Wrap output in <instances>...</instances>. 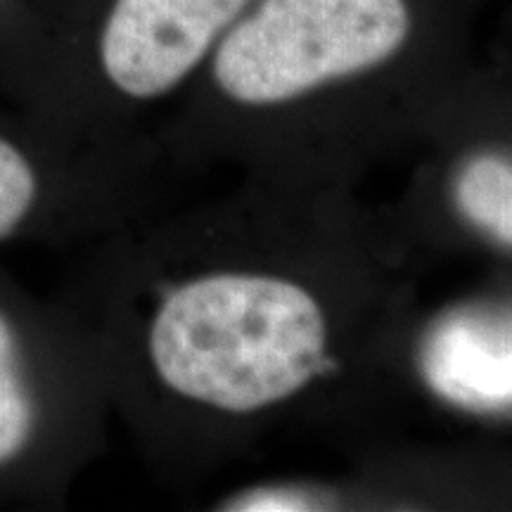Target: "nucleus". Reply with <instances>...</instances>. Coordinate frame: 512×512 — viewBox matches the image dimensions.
I'll return each mask as SVG.
<instances>
[{
  "instance_id": "nucleus-1",
  "label": "nucleus",
  "mask_w": 512,
  "mask_h": 512,
  "mask_svg": "<svg viewBox=\"0 0 512 512\" xmlns=\"http://www.w3.org/2000/svg\"><path fill=\"white\" fill-rule=\"evenodd\" d=\"M328 323L311 292L268 275L223 273L166 297L150 356L166 387L228 413L290 399L332 361Z\"/></svg>"
},
{
  "instance_id": "nucleus-2",
  "label": "nucleus",
  "mask_w": 512,
  "mask_h": 512,
  "mask_svg": "<svg viewBox=\"0 0 512 512\" xmlns=\"http://www.w3.org/2000/svg\"><path fill=\"white\" fill-rule=\"evenodd\" d=\"M422 22V0H254L211 53L209 81L233 105H290L392 72Z\"/></svg>"
},
{
  "instance_id": "nucleus-3",
  "label": "nucleus",
  "mask_w": 512,
  "mask_h": 512,
  "mask_svg": "<svg viewBox=\"0 0 512 512\" xmlns=\"http://www.w3.org/2000/svg\"><path fill=\"white\" fill-rule=\"evenodd\" d=\"M254 0H102L93 62L107 88L157 100L188 81Z\"/></svg>"
},
{
  "instance_id": "nucleus-4",
  "label": "nucleus",
  "mask_w": 512,
  "mask_h": 512,
  "mask_svg": "<svg viewBox=\"0 0 512 512\" xmlns=\"http://www.w3.org/2000/svg\"><path fill=\"white\" fill-rule=\"evenodd\" d=\"M422 375L441 399L467 411H508L510 318L486 311L451 313L425 339Z\"/></svg>"
},
{
  "instance_id": "nucleus-5",
  "label": "nucleus",
  "mask_w": 512,
  "mask_h": 512,
  "mask_svg": "<svg viewBox=\"0 0 512 512\" xmlns=\"http://www.w3.org/2000/svg\"><path fill=\"white\" fill-rule=\"evenodd\" d=\"M456 202L465 219L512 245V166L501 155H482L465 164L456 181Z\"/></svg>"
},
{
  "instance_id": "nucleus-6",
  "label": "nucleus",
  "mask_w": 512,
  "mask_h": 512,
  "mask_svg": "<svg viewBox=\"0 0 512 512\" xmlns=\"http://www.w3.org/2000/svg\"><path fill=\"white\" fill-rule=\"evenodd\" d=\"M34 427V406L19 370L17 342L0 316V465L22 451Z\"/></svg>"
},
{
  "instance_id": "nucleus-7",
  "label": "nucleus",
  "mask_w": 512,
  "mask_h": 512,
  "mask_svg": "<svg viewBox=\"0 0 512 512\" xmlns=\"http://www.w3.org/2000/svg\"><path fill=\"white\" fill-rule=\"evenodd\" d=\"M34 200V169L15 145L0 138V240L24 221Z\"/></svg>"
},
{
  "instance_id": "nucleus-8",
  "label": "nucleus",
  "mask_w": 512,
  "mask_h": 512,
  "mask_svg": "<svg viewBox=\"0 0 512 512\" xmlns=\"http://www.w3.org/2000/svg\"><path fill=\"white\" fill-rule=\"evenodd\" d=\"M309 498L299 494H287V491H261L242 498L233 505V510H311Z\"/></svg>"
},
{
  "instance_id": "nucleus-9",
  "label": "nucleus",
  "mask_w": 512,
  "mask_h": 512,
  "mask_svg": "<svg viewBox=\"0 0 512 512\" xmlns=\"http://www.w3.org/2000/svg\"><path fill=\"white\" fill-rule=\"evenodd\" d=\"M5 5H8V0H0V15L5 12Z\"/></svg>"
}]
</instances>
